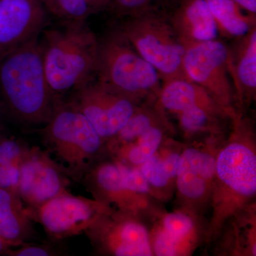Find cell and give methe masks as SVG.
I'll return each instance as SVG.
<instances>
[{
	"mask_svg": "<svg viewBox=\"0 0 256 256\" xmlns=\"http://www.w3.org/2000/svg\"><path fill=\"white\" fill-rule=\"evenodd\" d=\"M184 146L182 140L168 138L146 162L138 166L151 196L156 201L168 203L174 197L178 163Z\"/></svg>",
	"mask_w": 256,
	"mask_h": 256,
	"instance_id": "obj_18",
	"label": "cell"
},
{
	"mask_svg": "<svg viewBox=\"0 0 256 256\" xmlns=\"http://www.w3.org/2000/svg\"><path fill=\"white\" fill-rule=\"evenodd\" d=\"M80 184L94 200L140 214L161 203L151 196L139 168L128 166L110 156L96 163Z\"/></svg>",
	"mask_w": 256,
	"mask_h": 256,
	"instance_id": "obj_10",
	"label": "cell"
},
{
	"mask_svg": "<svg viewBox=\"0 0 256 256\" xmlns=\"http://www.w3.org/2000/svg\"><path fill=\"white\" fill-rule=\"evenodd\" d=\"M118 30L156 69L164 82L175 79L188 80L183 66L185 47L162 16L146 10L128 16Z\"/></svg>",
	"mask_w": 256,
	"mask_h": 256,
	"instance_id": "obj_7",
	"label": "cell"
},
{
	"mask_svg": "<svg viewBox=\"0 0 256 256\" xmlns=\"http://www.w3.org/2000/svg\"><path fill=\"white\" fill-rule=\"evenodd\" d=\"M158 98L140 105L122 129L107 143L109 156L132 168H138L170 138L176 128L165 112Z\"/></svg>",
	"mask_w": 256,
	"mask_h": 256,
	"instance_id": "obj_9",
	"label": "cell"
},
{
	"mask_svg": "<svg viewBox=\"0 0 256 256\" xmlns=\"http://www.w3.org/2000/svg\"><path fill=\"white\" fill-rule=\"evenodd\" d=\"M183 66L188 80L203 88L224 107L237 110L230 54L224 43L213 40L186 46Z\"/></svg>",
	"mask_w": 256,
	"mask_h": 256,
	"instance_id": "obj_14",
	"label": "cell"
},
{
	"mask_svg": "<svg viewBox=\"0 0 256 256\" xmlns=\"http://www.w3.org/2000/svg\"><path fill=\"white\" fill-rule=\"evenodd\" d=\"M217 30L225 36L242 37L256 25V15H246L232 0H206Z\"/></svg>",
	"mask_w": 256,
	"mask_h": 256,
	"instance_id": "obj_23",
	"label": "cell"
},
{
	"mask_svg": "<svg viewBox=\"0 0 256 256\" xmlns=\"http://www.w3.org/2000/svg\"><path fill=\"white\" fill-rule=\"evenodd\" d=\"M44 144L80 183L96 163L108 156L106 142L87 118L63 98L56 101L50 120L40 130Z\"/></svg>",
	"mask_w": 256,
	"mask_h": 256,
	"instance_id": "obj_4",
	"label": "cell"
},
{
	"mask_svg": "<svg viewBox=\"0 0 256 256\" xmlns=\"http://www.w3.org/2000/svg\"><path fill=\"white\" fill-rule=\"evenodd\" d=\"M28 143L21 140L4 136L0 132V164H20L30 149Z\"/></svg>",
	"mask_w": 256,
	"mask_h": 256,
	"instance_id": "obj_26",
	"label": "cell"
},
{
	"mask_svg": "<svg viewBox=\"0 0 256 256\" xmlns=\"http://www.w3.org/2000/svg\"><path fill=\"white\" fill-rule=\"evenodd\" d=\"M48 14L45 0H0V57L40 36Z\"/></svg>",
	"mask_w": 256,
	"mask_h": 256,
	"instance_id": "obj_17",
	"label": "cell"
},
{
	"mask_svg": "<svg viewBox=\"0 0 256 256\" xmlns=\"http://www.w3.org/2000/svg\"><path fill=\"white\" fill-rule=\"evenodd\" d=\"M18 192L26 208H35L68 191L72 180L47 150L30 146L18 166Z\"/></svg>",
	"mask_w": 256,
	"mask_h": 256,
	"instance_id": "obj_16",
	"label": "cell"
},
{
	"mask_svg": "<svg viewBox=\"0 0 256 256\" xmlns=\"http://www.w3.org/2000/svg\"><path fill=\"white\" fill-rule=\"evenodd\" d=\"M63 98L87 118L106 143L142 104L114 92L95 78Z\"/></svg>",
	"mask_w": 256,
	"mask_h": 256,
	"instance_id": "obj_15",
	"label": "cell"
},
{
	"mask_svg": "<svg viewBox=\"0 0 256 256\" xmlns=\"http://www.w3.org/2000/svg\"><path fill=\"white\" fill-rule=\"evenodd\" d=\"M207 248L214 256H256V202L228 218Z\"/></svg>",
	"mask_w": 256,
	"mask_h": 256,
	"instance_id": "obj_19",
	"label": "cell"
},
{
	"mask_svg": "<svg viewBox=\"0 0 256 256\" xmlns=\"http://www.w3.org/2000/svg\"><path fill=\"white\" fill-rule=\"evenodd\" d=\"M234 2L248 12V14L256 15V0H232Z\"/></svg>",
	"mask_w": 256,
	"mask_h": 256,
	"instance_id": "obj_29",
	"label": "cell"
},
{
	"mask_svg": "<svg viewBox=\"0 0 256 256\" xmlns=\"http://www.w3.org/2000/svg\"><path fill=\"white\" fill-rule=\"evenodd\" d=\"M43 32L40 43L48 86L57 98L95 78L98 40L86 22H66Z\"/></svg>",
	"mask_w": 256,
	"mask_h": 256,
	"instance_id": "obj_3",
	"label": "cell"
},
{
	"mask_svg": "<svg viewBox=\"0 0 256 256\" xmlns=\"http://www.w3.org/2000/svg\"><path fill=\"white\" fill-rule=\"evenodd\" d=\"M0 237L10 247L38 238L18 192L0 188Z\"/></svg>",
	"mask_w": 256,
	"mask_h": 256,
	"instance_id": "obj_22",
	"label": "cell"
},
{
	"mask_svg": "<svg viewBox=\"0 0 256 256\" xmlns=\"http://www.w3.org/2000/svg\"><path fill=\"white\" fill-rule=\"evenodd\" d=\"M229 54L237 110L245 114L246 109L256 100V26L238 38L234 50H229Z\"/></svg>",
	"mask_w": 256,
	"mask_h": 256,
	"instance_id": "obj_20",
	"label": "cell"
},
{
	"mask_svg": "<svg viewBox=\"0 0 256 256\" xmlns=\"http://www.w3.org/2000/svg\"><path fill=\"white\" fill-rule=\"evenodd\" d=\"M84 234L96 256H154L149 226L140 214L114 207Z\"/></svg>",
	"mask_w": 256,
	"mask_h": 256,
	"instance_id": "obj_11",
	"label": "cell"
},
{
	"mask_svg": "<svg viewBox=\"0 0 256 256\" xmlns=\"http://www.w3.org/2000/svg\"><path fill=\"white\" fill-rule=\"evenodd\" d=\"M8 117L6 116V110H5L4 106L3 105L2 101L0 98V132L2 130L3 124H4V120Z\"/></svg>",
	"mask_w": 256,
	"mask_h": 256,
	"instance_id": "obj_30",
	"label": "cell"
},
{
	"mask_svg": "<svg viewBox=\"0 0 256 256\" xmlns=\"http://www.w3.org/2000/svg\"><path fill=\"white\" fill-rule=\"evenodd\" d=\"M228 133L185 143L176 175L174 210L201 217L210 213L217 153Z\"/></svg>",
	"mask_w": 256,
	"mask_h": 256,
	"instance_id": "obj_8",
	"label": "cell"
},
{
	"mask_svg": "<svg viewBox=\"0 0 256 256\" xmlns=\"http://www.w3.org/2000/svg\"><path fill=\"white\" fill-rule=\"evenodd\" d=\"M47 9L62 22H86L89 16L109 8L110 0H45Z\"/></svg>",
	"mask_w": 256,
	"mask_h": 256,
	"instance_id": "obj_24",
	"label": "cell"
},
{
	"mask_svg": "<svg viewBox=\"0 0 256 256\" xmlns=\"http://www.w3.org/2000/svg\"><path fill=\"white\" fill-rule=\"evenodd\" d=\"M68 255L64 246L58 242H23L18 246L10 248L8 256H58Z\"/></svg>",
	"mask_w": 256,
	"mask_h": 256,
	"instance_id": "obj_25",
	"label": "cell"
},
{
	"mask_svg": "<svg viewBox=\"0 0 256 256\" xmlns=\"http://www.w3.org/2000/svg\"><path fill=\"white\" fill-rule=\"evenodd\" d=\"M9 246L0 237V256H8V250L10 248Z\"/></svg>",
	"mask_w": 256,
	"mask_h": 256,
	"instance_id": "obj_31",
	"label": "cell"
},
{
	"mask_svg": "<svg viewBox=\"0 0 256 256\" xmlns=\"http://www.w3.org/2000/svg\"><path fill=\"white\" fill-rule=\"evenodd\" d=\"M18 166L20 164L15 163L0 164V188L18 192Z\"/></svg>",
	"mask_w": 256,
	"mask_h": 256,
	"instance_id": "obj_28",
	"label": "cell"
},
{
	"mask_svg": "<svg viewBox=\"0 0 256 256\" xmlns=\"http://www.w3.org/2000/svg\"><path fill=\"white\" fill-rule=\"evenodd\" d=\"M256 136L252 119L239 112L217 153L206 248L226 220L256 202Z\"/></svg>",
	"mask_w": 256,
	"mask_h": 256,
	"instance_id": "obj_1",
	"label": "cell"
},
{
	"mask_svg": "<svg viewBox=\"0 0 256 256\" xmlns=\"http://www.w3.org/2000/svg\"><path fill=\"white\" fill-rule=\"evenodd\" d=\"M114 207L92 198L64 192L35 208H26L33 222L40 224L50 240L60 242L80 235L99 216Z\"/></svg>",
	"mask_w": 256,
	"mask_h": 256,
	"instance_id": "obj_13",
	"label": "cell"
},
{
	"mask_svg": "<svg viewBox=\"0 0 256 256\" xmlns=\"http://www.w3.org/2000/svg\"><path fill=\"white\" fill-rule=\"evenodd\" d=\"M149 226L154 256H190L206 244L208 217L184 210L168 212L158 204L143 215Z\"/></svg>",
	"mask_w": 256,
	"mask_h": 256,
	"instance_id": "obj_12",
	"label": "cell"
},
{
	"mask_svg": "<svg viewBox=\"0 0 256 256\" xmlns=\"http://www.w3.org/2000/svg\"><path fill=\"white\" fill-rule=\"evenodd\" d=\"M96 76L106 86L140 102L158 98L162 88L156 69L118 30L98 40Z\"/></svg>",
	"mask_w": 256,
	"mask_h": 256,
	"instance_id": "obj_6",
	"label": "cell"
},
{
	"mask_svg": "<svg viewBox=\"0 0 256 256\" xmlns=\"http://www.w3.org/2000/svg\"><path fill=\"white\" fill-rule=\"evenodd\" d=\"M158 102L178 120L184 143L227 134L239 114L224 107L203 88L186 79L164 82Z\"/></svg>",
	"mask_w": 256,
	"mask_h": 256,
	"instance_id": "obj_5",
	"label": "cell"
},
{
	"mask_svg": "<svg viewBox=\"0 0 256 256\" xmlns=\"http://www.w3.org/2000/svg\"><path fill=\"white\" fill-rule=\"evenodd\" d=\"M169 23L185 48L216 40L218 33L206 0H182Z\"/></svg>",
	"mask_w": 256,
	"mask_h": 256,
	"instance_id": "obj_21",
	"label": "cell"
},
{
	"mask_svg": "<svg viewBox=\"0 0 256 256\" xmlns=\"http://www.w3.org/2000/svg\"><path fill=\"white\" fill-rule=\"evenodd\" d=\"M154 0H110L109 8L121 16H131L150 10Z\"/></svg>",
	"mask_w": 256,
	"mask_h": 256,
	"instance_id": "obj_27",
	"label": "cell"
},
{
	"mask_svg": "<svg viewBox=\"0 0 256 256\" xmlns=\"http://www.w3.org/2000/svg\"><path fill=\"white\" fill-rule=\"evenodd\" d=\"M38 38L0 57V98L6 116L30 126L46 124L58 99L47 82Z\"/></svg>",
	"mask_w": 256,
	"mask_h": 256,
	"instance_id": "obj_2",
	"label": "cell"
}]
</instances>
